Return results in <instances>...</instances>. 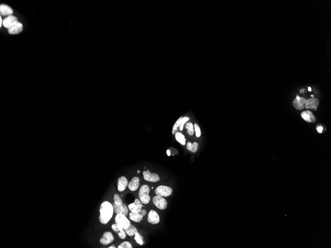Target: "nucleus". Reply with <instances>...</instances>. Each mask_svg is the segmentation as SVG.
Returning <instances> with one entry per match:
<instances>
[{"mask_svg":"<svg viewBox=\"0 0 331 248\" xmlns=\"http://www.w3.org/2000/svg\"><path fill=\"white\" fill-rule=\"evenodd\" d=\"M152 201L155 206L156 207L159 209L161 210H164L167 209L168 206V203L167 201L163 197L159 196H155L152 199Z\"/></svg>","mask_w":331,"mask_h":248,"instance_id":"nucleus-6","label":"nucleus"},{"mask_svg":"<svg viewBox=\"0 0 331 248\" xmlns=\"http://www.w3.org/2000/svg\"><path fill=\"white\" fill-rule=\"evenodd\" d=\"M194 130L195 132L196 136L197 138L200 137L201 134V132L200 128L199 126L197 124H194Z\"/></svg>","mask_w":331,"mask_h":248,"instance_id":"nucleus-27","label":"nucleus"},{"mask_svg":"<svg viewBox=\"0 0 331 248\" xmlns=\"http://www.w3.org/2000/svg\"><path fill=\"white\" fill-rule=\"evenodd\" d=\"M189 120V118H188V117H182V122H181V125H180V130L182 131V130H183V126H184V124H185V123H186V122H187V121H188V120Z\"/></svg>","mask_w":331,"mask_h":248,"instance_id":"nucleus-29","label":"nucleus"},{"mask_svg":"<svg viewBox=\"0 0 331 248\" xmlns=\"http://www.w3.org/2000/svg\"><path fill=\"white\" fill-rule=\"evenodd\" d=\"M112 229L115 232L118 234V236L121 239H124L126 238V233L125 232V230L119 227L117 224L115 223L112 225Z\"/></svg>","mask_w":331,"mask_h":248,"instance_id":"nucleus-19","label":"nucleus"},{"mask_svg":"<svg viewBox=\"0 0 331 248\" xmlns=\"http://www.w3.org/2000/svg\"><path fill=\"white\" fill-rule=\"evenodd\" d=\"M150 188L147 185H143L140 187L139 191V199L142 204H148L151 200L149 196Z\"/></svg>","mask_w":331,"mask_h":248,"instance_id":"nucleus-3","label":"nucleus"},{"mask_svg":"<svg viewBox=\"0 0 331 248\" xmlns=\"http://www.w3.org/2000/svg\"><path fill=\"white\" fill-rule=\"evenodd\" d=\"M115 248V246L114 245H112V246H110V247H109V248Z\"/></svg>","mask_w":331,"mask_h":248,"instance_id":"nucleus-33","label":"nucleus"},{"mask_svg":"<svg viewBox=\"0 0 331 248\" xmlns=\"http://www.w3.org/2000/svg\"><path fill=\"white\" fill-rule=\"evenodd\" d=\"M114 207L113 205L108 201H104L100 207L99 220L103 224H106L113 216Z\"/></svg>","mask_w":331,"mask_h":248,"instance_id":"nucleus-1","label":"nucleus"},{"mask_svg":"<svg viewBox=\"0 0 331 248\" xmlns=\"http://www.w3.org/2000/svg\"><path fill=\"white\" fill-rule=\"evenodd\" d=\"M140 185V179L139 177L134 176L128 183V188L131 191H135L137 190Z\"/></svg>","mask_w":331,"mask_h":248,"instance_id":"nucleus-16","label":"nucleus"},{"mask_svg":"<svg viewBox=\"0 0 331 248\" xmlns=\"http://www.w3.org/2000/svg\"><path fill=\"white\" fill-rule=\"evenodd\" d=\"M118 248H132V244L127 241H125L124 242L121 243L119 246Z\"/></svg>","mask_w":331,"mask_h":248,"instance_id":"nucleus-26","label":"nucleus"},{"mask_svg":"<svg viewBox=\"0 0 331 248\" xmlns=\"http://www.w3.org/2000/svg\"><path fill=\"white\" fill-rule=\"evenodd\" d=\"M139 212H140V213L141 215L143 216V217H144V216L146 215V213H147V212H146V211L145 210H141V211Z\"/></svg>","mask_w":331,"mask_h":248,"instance_id":"nucleus-30","label":"nucleus"},{"mask_svg":"<svg viewBox=\"0 0 331 248\" xmlns=\"http://www.w3.org/2000/svg\"><path fill=\"white\" fill-rule=\"evenodd\" d=\"M308 91H311V88L309 87H308Z\"/></svg>","mask_w":331,"mask_h":248,"instance_id":"nucleus-35","label":"nucleus"},{"mask_svg":"<svg viewBox=\"0 0 331 248\" xmlns=\"http://www.w3.org/2000/svg\"><path fill=\"white\" fill-rule=\"evenodd\" d=\"M130 219L135 223H140L143 219V216L140 214V212H132L129 214Z\"/></svg>","mask_w":331,"mask_h":248,"instance_id":"nucleus-20","label":"nucleus"},{"mask_svg":"<svg viewBox=\"0 0 331 248\" xmlns=\"http://www.w3.org/2000/svg\"><path fill=\"white\" fill-rule=\"evenodd\" d=\"M185 128L187 130V132L188 134L190 136L194 135V126L193 123L191 122H188L185 124Z\"/></svg>","mask_w":331,"mask_h":248,"instance_id":"nucleus-24","label":"nucleus"},{"mask_svg":"<svg viewBox=\"0 0 331 248\" xmlns=\"http://www.w3.org/2000/svg\"><path fill=\"white\" fill-rule=\"evenodd\" d=\"M134 239H135L136 242H137L138 244L141 245V246H142V245H143L144 242L143 240V237H142V236L140 235V234H139L138 232H137V233L135 234Z\"/></svg>","mask_w":331,"mask_h":248,"instance_id":"nucleus-25","label":"nucleus"},{"mask_svg":"<svg viewBox=\"0 0 331 248\" xmlns=\"http://www.w3.org/2000/svg\"><path fill=\"white\" fill-rule=\"evenodd\" d=\"M128 180L126 177L124 176H121L118 179V189L119 192H122L125 191L128 186Z\"/></svg>","mask_w":331,"mask_h":248,"instance_id":"nucleus-17","label":"nucleus"},{"mask_svg":"<svg viewBox=\"0 0 331 248\" xmlns=\"http://www.w3.org/2000/svg\"><path fill=\"white\" fill-rule=\"evenodd\" d=\"M167 154H168V156H170V153H169V151H167Z\"/></svg>","mask_w":331,"mask_h":248,"instance_id":"nucleus-34","label":"nucleus"},{"mask_svg":"<svg viewBox=\"0 0 331 248\" xmlns=\"http://www.w3.org/2000/svg\"><path fill=\"white\" fill-rule=\"evenodd\" d=\"M137 173H138V174H139V173H140V171H139V170H138V171H137Z\"/></svg>","mask_w":331,"mask_h":248,"instance_id":"nucleus-36","label":"nucleus"},{"mask_svg":"<svg viewBox=\"0 0 331 248\" xmlns=\"http://www.w3.org/2000/svg\"><path fill=\"white\" fill-rule=\"evenodd\" d=\"M323 128L322 126H319L317 127V131L319 133H321L323 131Z\"/></svg>","mask_w":331,"mask_h":248,"instance_id":"nucleus-31","label":"nucleus"},{"mask_svg":"<svg viewBox=\"0 0 331 248\" xmlns=\"http://www.w3.org/2000/svg\"><path fill=\"white\" fill-rule=\"evenodd\" d=\"M198 144L197 142H194L192 144L190 142H188L187 144V149L193 153H196L198 150Z\"/></svg>","mask_w":331,"mask_h":248,"instance_id":"nucleus-23","label":"nucleus"},{"mask_svg":"<svg viewBox=\"0 0 331 248\" xmlns=\"http://www.w3.org/2000/svg\"><path fill=\"white\" fill-rule=\"evenodd\" d=\"M182 117H180L177 120L176 122H175V124H174V126L173 127V134L175 133L176 131L177 130V128L180 126V125L181 124V122H182Z\"/></svg>","mask_w":331,"mask_h":248,"instance_id":"nucleus-28","label":"nucleus"},{"mask_svg":"<svg viewBox=\"0 0 331 248\" xmlns=\"http://www.w3.org/2000/svg\"><path fill=\"white\" fill-rule=\"evenodd\" d=\"M147 220L150 223L157 224L160 222V217L156 211L151 210L148 213Z\"/></svg>","mask_w":331,"mask_h":248,"instance_id":"nucleus-12","label":"nucleus"},{"mask_svg":"<svg viewBox=\"0 0 331 248\" xmlns=\"http://www.w3.org/2000/svg\"><path fill=\"white\" fill-rule=\"evenodd\" d=\"M13 9L11 7L6 4H1L0 6V14L1 16H7L12 15L13 14Z\"/></svg>","mask_w":331,"mask_h":248,"instance_id":"nucleus-15","label":"nucleus"},{"mask_svg":"<svg viewBox=\"0 0 331 248\" xmlns=\"http://www.w3.org/2000/svg\"><path fill=\"white\" fill-rule=\"evenodd\" d=\"M114 240V237L112 233L107 231V232H105L102 237L101 238V239H100V242L103 245H107L113 242Z\"/></svg>","mask_w":331,"mask_h":248,"instance_id":"nucleus-10","label":"nucleus"},{"mask_svg":"<svg viewBox=\"0 0 331 248\" xmlns=\"http://www.w3.org/2000/svg\"><path fill=\"white\" fill-rule=\"evenodd\" d=\"M301 117L304 120L308 122L313 123L316 120V118L313 115L312 113L309 111H304L301 113Z\"/></svg>","mask_w":331,"mask_h":248,"instance_id":"nucleus-18","label":"nucleus"},{"mask_svg":"<svg viewBox=\"0 0 331 248\" xmlns=\"http://www.w3.org/2000/svg\"><path fill=\"white\" fill-rule=\"evenodd\" d=\"M311 97H312V98H313V97H314V96L313 95H311Z\"/></svg>","mask_w":331,"mask_h":248,"instance_id":"nucleus-37","label":"nucleus"},{"mask_svg":"<svg viewBox=\"0 0 331 248\" xmlns=\"http://www.w3.org/2000/svg\"><path fill=\"white\" fill-rule=\"evenodd\" d=\"M173 193V189L170 187L164 185H161L155 190V193L157 196L167 197L170 196Z\"/></svg>","mask_w":331,"mask_h":248,"instance_id":"nucleus-5","label":"nucleus"},{"mask_svg":"<svg viewBox=\"0 0 331 248\" xmlns=\"http://www.w3.org/2000/svg\"><path fill=\"white\" fill-rule=\"evenodd\" d=\"M24 26L21 22H16L14 25L12 26L11 28L8 29V32L9 34L11 35H16V34H20L23 30Z\"/></svg>","mask_w":331,"mask_h":248,"instance_id":"nucleus-11","label":"nucleus"},{"mask_svg":"<svg viewBox=\"0 0 331 248\" xmlns=\"http://www.w3.org/2000/svg\"><path fill=\"white\" fill-rule=\"evenodd\" d=\"M306 100V99L304 97H300L297 95L295 99L293 101V104L294 107L297 110H303L304 108V102Z\"/></svg>","mask_w":331,"mask_h":248,"instance_id":"nucleus-14","label":"nucleus"},{"mask_svg":"<svg viewBox=\"0 0 331 248\" xmlns=\"http://www.w3.org/2000/svg\"><path fill=\"white\" fill-rule=\"evenodd\" d=\"M175 138L176 139L177 141L182 145H185L186 144V139L182 133L180 132H177L175 134Z\"/></svg>","mask_w":331,"mask_h":248,"instance_id":"nucleus-21","label":"nucleus"},{"mask_svg":"<svg viewBox=\"0 0 331 248\" xmlns=\"http://www.w3.org/2000/svg\"><path fill=\"white\" fill-rule=\"evenodd\" d=\"M115 220L117 225L121 229H124V230L127 229L131 224V222L126 218V216H125L122 213L117 214Z\"/></svg>","mask_w":331,"mask_h":248,"instance_id":"nucleus-4","label":"nucleus"},{"mask_svg":"<svg viewBox=\"0 0 331 248\" xmlns=\"http://www.w3.org/2000/svg\"><path fill=\"white\" fill-rule=\"evenodd\" d=\"M125 231L129 236H133L138 232L137 228L132 224H131L127 229H125Z\"/></svg>","mask_w":331,"mask_h":248,"instance_id":"nucleus-22","label":"nucleus"},{"mask_svg":"<svg viewBox=\"0 0 331 248\" xmlns=\"http://www.w3.org/2000/svg\"><path fill=\"white\" fill-rule=\"evenodd\" d=\"M144 179L150 182H157L160 180V177L156 173H152L149 170L143 172Z\"/></svg>","mask_w":331,"mask_h":248,"instance_id":"nucleus-7","label":"nucleus"},{"mask_svg":"<svg viewBox=\"0 0 331 248\" xmlns=\"http://www.w3.org/2000/svg\"><path fill=\"white\" fill-rule=\"evenodd\" d=\"M319 105L318 99L316 98H312L306 100L304 102V107L306 108H311L317 110V107Z\"/></svg>","mask_w":331,"mask_h":248,"instance_id":"nucleus-9","label":"nucleus"},{"mask_svg":"<svg viewBox=\"0 0 331 248\" xmlns=\"http://www.w3.org/2000/svg\"><path fill=\"white\" fill-rule=\"evenodd\" d=\"M114 202L113 204V206L115 212L116 214L122 213L125 216H127L128 214V207L123 203L122 200L119 195H115L114 196Z\"/></svg>","mask_w":331,"mask_h":248,"instance_id":"nucleus-2","label":"nucleus"},{"mask_svg":"<svg viewBox=\"0 0 331 248\" xmlns=\"http://www.w3.org/2000/svg\"><path fill=\"white\" fill-rule=\"evenodd\" d=\"M18 21H19L16 16L13 15H10L3 19V25L4 27L8 29Z\"/></svg>","mask_w":331,"mask_h":248,"instance_id":"nucleus-8","label":"nucleus"},{"mask_svg":"<svg viewBox=\"0 0 331 248\" xmlns=\"http://www.w3.org/2000/svg\"><path fill=\"white\" fill-rule=\"evenodd\" d=\"M143 207L142 203L140 200L136 199L134 203H132L128 205V208L132 212H139L142 210Z\"/></svg>","mask_w":331,"mask_h":248,"instance_id":"nucleus-13","label":"nucleus"},{"mask_svg":"<svg viewBox=\"0 0 331 248\" xmlns=\"http://www.w3.org/2000/svg\"><path fill=\"white\" fill-rule=\"evenodd\" d=\"M3 22V19H2V16H0V27H1V28L2 26Z\"/></svg>","mask_w":331,"mask_h":248,"instance_id":"nucleus-32","label":"nucleus"}]
</instances>
